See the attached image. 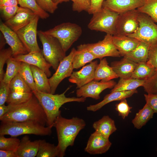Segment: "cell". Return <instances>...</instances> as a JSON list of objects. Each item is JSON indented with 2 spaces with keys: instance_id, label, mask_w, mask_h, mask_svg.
I'll use <instances>...</instances> for the list:
<instances>
[{
  "instance_id": "cell-9",
  "label": "cell",
  "mask_w": 157,
  "mask_h": 157,
  "mask_svg": "<svg viewBox=\"0 0 157 157\" xmlns=\"http://www.w3.org/2000/svg\"><path fill=\"white\" fill-rule=\"evenodd\" d=\"M138 20V29L127 36L151 44L157 41V24L151 18L146 14L140 12Z\"/></svg>"
},
{
  "instance_id": "cell-15",
  "label": "cell",
  "mask_w": 157,
  "mask_h": 157,
  "mask_svg": "<svg viewBox=\"0 0 157 157\" xmlns=\"http://www.w3.org/2000/svg\"><path fill=\"white\" fill-rule=\"evenodd\" d=\"M98 64L97 60L92 61L80 70L73 72L69 79V81L76 84V88L78 89L94 80L95 71Z\"/></svg>"
},
{
  "instance_id": "cell-3",
  "label": "cell",
  "mask_w": 157,
  "mask_h": 157,
  "mask_svg": "<svg viewBox=\"0 0 157 157\" xmlns=\"http://www.w3.org/2000/svg\"><path fill=\"white\" fill-rule=\"evenodd\" d=\"M68 88L60 94L42 92L38 90L33 91L46 114L47 126H53L54 122L61 113L60 107L66 103L71 102H84L86 98L83 97H67L65 95Z\"/></svg>"
},
{
  "instance_id": "cell-43",
  "label": "cell",
  "mask_w": 157,
  "mask_h": 157,
  "mask_svg": "<svg viewBox=\"0 0 157 157\" xmlns=\"http://www.w3.org/2000/svg\"><path fill=\"white\" fill-rule=\"evenodd\" d=\"M20 7L15 6H0L1 18L5 21L13 17L17 13Z\"/></svg>"
},
{
  "instance_id": "cell-33",
  "label": "cell",
  "mask_w": 157,
  "mask_h": 157,
  "mask_svg": "<svg viewBox=\"0 0 157 157\" xmlns=\"http://www.w3.org/2000/svg\"><path fill=\"white\" fill-rule=\"evenodd\" d=\"M59 152L57 146L47 142L45 140L40 141L38 151L37 157H58Z\"/></svg>"
},
{
  "instance_id": "cell-51",
  "label": "cell",
  "mask_w": 157,
  "mask_h": 157,
  "mask_svg": "<svg viewBox=\"0 0 157 157\" xmlns=\"http://www.w3.org/2000/svg\"><path fill=\"white\" fill-rule=\"evenodd\" d=\"M0 157H17L16 151L0 150Z\"/></svg>"
},
{
  "instance_id": "cell-38",
  "label": "cell",
  "mask_w": 157,
  "mask_h": 157,
  "mask_svg": "<svg viewBox=\"0 0 157 157\" xmlns=\"http://www.w3.org/2000/svg\"><path fill=\"white\" fill-rule=\"evenodd\" d=\"M137 9L140 12L148 15L157 22V0H146L144 4Z\"/></svg>"
},
{
  "instance_id": "cell-55",
  "label": "cell",
  "mask_w": 157,
  "mask_h": 157,
  "mask_svg": "<svg viewBox=\"0 0 157 157\" xmlns=\"http://www.w3.org/2000/svg\"><path fill=\"white\" fill-rule=\"evenodd\" d=\"M156 151H157V148H156Z\"/></svg>"
},
{
  "instance_id": "cell-54",
  "label": "cell",
  "mask_w": 157,
  "mask_h": 157,
  "mask_svg": "<svg viewBox=\"0 0 157 157\" xmlns=\"http://www.w3.org/2000/svg\"><path fill=\"white\" fill-rule=\"evenodd\" d=\"M53 2L55 3L58 5L63 2H67L69 1V0H52Z\"/></svg>"
},
{
  "instance_id": "cell-31",
  "label": "cell",
  "mask_w": 157,
  "mask_h": 157,
  "mask_svg": "<svg viewBox=\"0 0 157 157\" xmlns=\"http://www.w3.org/2000/svg\"><path fill=\"white\" fill-rule=\"evenodd\" d=\"M155 69V68L149 64L147 61L138 63L131 77L145 81L152 75Z\"/></svg>"
},
{
  "instance_id": "cell-21",
  "label": "cell",
  "mask_w": 157,
  "mask_h": 157,
  "mask_svg": "<svg viewBox=\"0 0 157 157\" xmlns=\"http://www.w3.org/2000/svg\"><path fill=\"white\" fill-rule=\"evenodd\" d=\"M137 92V89L128 91L110 92V94L106 95L101 101L95 104L90 105L87 107V109L88 111L95 112L110 102L114 101H120L130 97Z\"/></svg>"
},
{
  "instance_id": "cell-4",
  "label": "cell",
  "mask_w": 157,
  "mask_h": 157,
  "mask_svg": "<svg viewBox=\"0 0 157 157\" xmlns=\"http://www.w3.org/2000/svg\"><path fill=\"white\" fill-rule=\"evenodd\" d=\"M53 126H45L37 122L28 121L21 122H3L0 127V135H8L16 137L24 135H50Z\"/></svg>"
},
{
  "instance_id": "cell-16",
  "label": "cell",
  "mask_w": 157,
  "mask_h": 157,
  "mask_svg": "<svg viewBox=\"0 0 157 157\" xmlns=\"http://www.w3.org/2000/svg\"><path fill=\"white\" fill-rule=\"evenodd\" d=\"M111 145L109 138L95 131L90 136L85 151L91 154H101L108 151Z\"/></svg>"
},
{
  "instance_id": "cell-17",
  "label": "cell",
  "mask_w": 157,
  "mask_h": 157,
  "mask_svg": "<svg viewBox=\"0 0 157 157\" xmlns=\"http://www.w3.org/2000/svg\"><path fill=\"white\" fill-rule=\"evenodd\" d=\"M13 58L17 60L37 67L43 70L48 77L51 75L50 68L51 66L44 58L42 50L40 51L31 52L26 54L19 55Z\"/></svg>"
},
{
  "instance_id": "cell-6",
  "label": "cell",
  "mask_w": 157,
  "mask_h": 157,
  "mask_svg": "<svg viewBox=\"0 0 157 157\" xmlns=\"http://www.w3.org/2000/svg\"><path fill=\"white\" fill-rule=\"evenodd\" d=\"M44 32L56 38L66 52L81 36L82 29L77 24L67 22L58 24Z\"/></svg>"
},
{
  "instance_id": "cell-12",
  "label": "cell",
  "mask_w": 157,
  "mask_h": 157,
  "mask_svg": "<svg viewBox=\"0 0 157 157\" xmlns=\"http://www.w3.org/2000/svg\"><path fill=\"white\" fill-rule=\"evenodd\" d=\"M76 50L74 48L72 49L69 54L60 62L55 72L49 78L51 93L54 94L60 83L65 78L71 76L74 69L72 59Z\"/></svg>"
},
{
  "instance_id": "cell-24",
  "label": "cell",
  "mask_w": 157,
  "mask_h": 157,
  "mask_svg": "<svg viewBox=\"0 0 157 157\" xmlns=\"http://www.w3.org/2000/svg\"><path fill=\"white\" fill-rule=\"evenodd\" d=\"M100 60L95 70L94 80L106 82L119 77L113 68L108 65L106 58Z\"/></svg>"
},
{
  "instance_id": "cell-52",
  "label": "cell",
  "mask_w": 157,
  "mask_h": 157,
  "mask_svg": "<svg viewBox=\"0 0 157 157\" xmlns=\"http://www.w3.org/2000/svg\"><path fill=\"white\" fill-rule=\"evenodd\" d=\"M8 105L6 106L5 104L0 106V118L5 115L8 111Z\"/></svg>"
},
{
  "instance_id": "cell-37",
  "label": "cell",
  "mask_w": 157,
  "mask_h": 157,
  "mask_svg": "<svg viewBox=\"0 0 157 157\" xmlns=\"http://www.w3.org/2000/svg\"><path fill=\"white\" fill-rule=\"evenodd\" d=\"M10 92H33L18 73L10 83Z\"/></svg>"
},
{
  "instance_id": "cell-41",
  "label": "cell",
  "mask_w": 157,
  "mask_h": 157,
  "mask_svg": "<svg viewBox=\"0 0 157 157\" xmlns=\"http://www.w3.org/2000/svg\"><path fill=\"white\" fill-rule=\"evenodd\" d=\"M12 56V51L10 47L2 49L0 51V82L3 81L4 74L3 67L7 60Z\"/></svg>"
},
{
  "instance_id": "cell-20",
  "label": "cell",
  "mask_w": 157,
  "mask_h": 157,
  "mask_svg": "<svg viewBox=\"0 0 157 157\" xmlns=\"http://www.w3.org/2000/svg\"><path fill=\"white\" fill-rule=\"evenodd\" d=\"M113 42L121 56L125 55L133 50L140 41L133 37L126 35H113Z\"/></svg>"
},
{
  "instance_id": "cell-39",
  "label": "cell",
  "mask_w": 157,
  "mask_h": 157,
  "mask_svg": "<svg viewBox=\"0 0 157 157\" xmlns=\"http://www.w3.org/2000/svg\"><path fill=\"white\" fill-rule=\"evenodd\" d=\"M20 142L15 137L6 138L4 135H0V150L16 151Z\"/></svg>"
},
{
  "instance_id": "cell-49",
  "label": "cell",
  "mask_w": 157,
  "mask_h": 157,
  "mask_svg": "<svg viewBox=\"0 0 157 157\" xmlns=\"http://www.w3.org/2000/svg\"><path fill=\"white\" fill-rule=\"evenodd\" d=\"M104 0H91L90 8L88 12L89 14L93 13L100 11L102 8V5Z\"/></svg>"
},
{
  "instance_id": "cell-46",
  "label": "cell",
  "mask_w": 157,
  "mask_h": 157,
  "mask_svg": "<svg viewBox=\"0 0 157 157\" xmlns=\"http://www.w3.org/2000/svg\"><path fill=\"white\" fill-rule=\"evenodd\" d=\"M39 6L45 11L53 13L58 8V5L52 0H36Z\"/></svg>"
},
{
  "instance_id": "cell-35",
  "label": "cell",
  "mask_w": 157,
  "mask_h": 157,
  "mask_svg": "<svg viewBox=\"0 0 157 157\" xmlns=\"http://www.w3.org/2000/svg\"><path fill=\"white\" fill-rule=\"evenodd\" d=\"M20 7L29 9L42 19H46L49 14L42 10L38 4L36 0H17Z\"/></svg>"
},
{
  "instance_id": "cell-29",
  "label": "cell",
  "mask_w": 157,
  "mask_h": 157,
  "mask_svg": "<svg viewBox=\"0 0 157 157\" xmlns=\"http://www.w3.org/2000/svg\"><path fill=\"white\" fill-rule=\"evenodd\" d=\"M145 81L131 77L120 78L111 90L110 92L128 91L136 89L139 87L143 86Z\"/></svg>"
},
{
  "instance_id": "cell-48",
  "label": "cell",
  "mask_w": 157,
  "mask_h": 157,
  "mask_svg": "<svg viewBox=\"0 0 157 157\" xmlns=\"http://www.w3.org/2000/svg\"><path fill=\"white\" fill-rule=\"evenodd\" d=\"M146 103L151 107L154 113H157V93L144 94Z\"/></svg>"
},
{
  "instance_id": "cell-5",
  "label": "cell",
  "mask_w": 157,
  "mask_h": 157,
  "mask_svg": "<svg viewBox=\"0 0 157 157\" xmlns=\"http://www.w3.org/2000/svg\"><path fill=\"white\" fill-rule=\"evenodd\" d=\"M38 35L42 44V51L44 58L56 71L60 62L66 56V52L56 38L42 30L38 31Z\"/></svg>"
},
{
  "instance_id": "cell-47",
  "label": "cell",
  "mask_w": 157,
  "mask_h": 157,
  "mask_svg": "<svg viewBox=\"0 0 157 157\" xmlns=\"http://www.w3.org/2000/svg\"><path fill=\"white\" fill-rule=\"evenodd\" d=\"M10 92V84L0 82V106L6 102Z\"/></svg>"
},
{
  "instance_id": "cell-50",
  "label": "cell",
  "mask_w": 157,
  "mask_h": 157,
  "mask_svg": "<svg viewBox=\"0 0 157 157\" xmlns=\"http://www.w3.org/2000/svg\"><path fill=\"white\" fill-rule=\"evenodd\" d=\"M18 4L17 0H0V6H15Z\"/></svg>"
},
{
  "instance_id": "cell-27",
  "label": "cell",
  "mask_w": 157,
  "mask_h": 157,
  "mask_svg": "<svg viewBox=\"0 0 157 157\" xmlns=\"http://www.w3.org/2000/svg\"><path fill=\"white\" fill-rule=\"evenodd\" d=\"M151 44L149 43L140 41L138 45L133 50L124 57L137 63L147 62L149 49Z\"/></svg>"
},
{
  "instance_id": "cell-1",
  "label": "cell",
  "mask_w": 157,
  "mask_h": 157,
  "mask_svg": "<svg viewBox=\"0 0 157 157\" xmlns=\"http://www.w3.org/2000/svg\"><path fill=\"white\" fill-rule=\"evenodd\" d=\"M8 105V111L0 118L1 122L33 121L45 126L47 124L46 114L34 94L29 99L23 103L16 105Z\"/></svg>"
},
{
  "instance_id": "cell-53",
  "label": "cell",
  "mask_w": 157,
  "mask_h": 157,
  "mask_svg": "<svg viewBox=\"0 0 157 157\" xmlns=\"http://www.w3.org/2000/svg\"><path fill=\"white\" fill-rule=\"evenodd\" d=\"M6 43V40L4 38L3 35L1 34L0 36V50L3 49V47L4 46L5 44Z\"/></svg>"
},
{
  "instance_id": "cell-42",
  "label": "cell",
  "mask_w": 157,
  "mask_h": 157,
  "mask_svg": "<svg viewBox=\"0 0 157 157\" xmlns=\"http://www.w3.org/2000/svg\"><path fill=\"white\" fill-rule=\"evenodd\" d=\"M115 109L118 112V115L123 119L128 117L131 112V110L132 108L129 106L126 99L120 101L119 103L115 104Z\"/></svg>"
},
{
  "instance_id": "cell-25",
  "label": "cell",
  "mask_w": 157,
  "mask_h": 157,
  "mask_svg": "<svg viewBox=\"0 0 157 157\" xmlns=\"http://www.w3.org/2000/svg\"><path fill=\"white\" fill-rule=\"evenodd\" d=\"M92 126L95 131L108 138L117 129L114 120L108 115L104 116L94 122Z\"/></svg>"
},
{
  "instance_id": "cell-40",
  "label": "cell",
  "mask_w": 157,
  "mask_h": 157,
  "mask_svg": "<svg viewBox=\"0 0 157 157\" xmlns=\"http://www.w3.org/2000/svg\"><path fill=\"white\" fill-rule=\"evenodd\" d=\"M143 87L147 94L157 93V68L152 75L145 80Z\"/></svg>"
},
{
  "instance_id": "cell-22",
  "label": "cell",
  "mask_w": 157,
  "mask_h": 157,
  "mask_svg": "<svg viewBox=\"0 0 157 157\" xmlns=\"http://www.w3.org/2000/svg\"><path fill=\"white\" fill-rule=\"evenodd\" d=\"M40 140L31 141L28 136L25 135L20 140L16 151L17 157L36 156L39 148Z\"/></svg>"
},
{
  "instance_id": "cell-7",
  "label": "cell",
  "mask_w": 157,
  "mask_h": 157,
  "mask_svg": "<svg viewBox=\"0 0 157 157\" xmlns=\"http://www.w3.org/2000/svg\"><path fill=\"white\" fill-rule=\"evenodd\" d=\"M88 25L91 30L104 32L112 35L116 34V26L119 14L106 8L93 14Z\"/></svg>"
},
{
  "instance_id": "cell-44",
  "label": "cell",
  "mask_w": 157,
  "mask_h": 157,
  "mask_svg": "<svg viewBox=\"0 0 157 157\" xmlns=\"http://www.w3.org/2000/svg\"><path fill=\"white\" fill-rule=\"evenodd\" d=\"M72 2V9L78 13L84 11L88 12L91 5V0H69Z\"/></svg>"
},
{
  "instance_id": "cell-14",
  "label": "cell",
  "mask_w": 157,
  "mask_h": 157,
  "mask_svg": "<svg viewBox=\"0 0 157 157\" xmlns=\"http://www.w3.org/2000/svg\"><path fill=\"white\" fill-rule=\"evenodd\" d=\"M0 30L7 43L12 51V57L26 54L28 53L16 32L1 21Z\"/></svg>"
},
{
  "instance_id": "cell-13",
  "label": "cell",
  "mask_w": 157,
  "mask_h": 157,
  "mask_svg": "<svg viewBox=\"0 0 157 157\" xmlns=\"http://www.w3.org/2000/svg\"><path fill=\"white\" fill-rule=\"evenodd\" d=\"M116 84L112 80L106 82L93 80L78 88L76 91V96L98 100L100 99V94L103 91L106 89L113 88Z\"/></svg>"
},
{
  "instance_id": "cell-19",
  "label": "cell",
  "mask_w": 157,
  "mask_h": 157,
  "mask_svg": "<svg viewBox=\"0 0 157 157\" xmlns=\"http://www.w3.org/2000/svg\"><path fill=\"white\" fill-rule=\"evenodd\" d=\"M36 14L31 9L20 6L16 14L11 18L5 21V24L16 32L28 24Z\"/></svg>"
},
{
  "instance_id": "cell-11",
  "label": "cell",
  "mask_w": 157,
  "mask_h": 157,
  "mask_svg": "<svg viewBox=\"0 0 157 157\" xmlns=\"http://www.w3.org/2000/svg\"><path fill=\"white\" fill-rule=\"evenodd\" d=\"M140 13L136 9L119 14L115 35L127 36L135 32L139 27L138 18Z\"/></svg>"
},
{
  "instance_id": "cell-10",
  "label": "cell",
  "mask_w": 157,
  "mask_h": 157,
  "mask_svg": "<svg viewBox=\"0 0 157 157\" xmlns=\"http://www.w3.org/2000/svg\"><path fill=\"white\" fill-rule=\"evenodd\" d=\"M39 18L36 14L28 24L16 32L28 53L42 50L38 46L37 38Z\"/></svg>"
},
{
  "instance_id": "cell-34",
  "label": "cell",
  "mask_w": 157,
  "mask_h": 157,
  "mask_svg": "<svg viewBox=\"0 0 157 157\" xmlns=\"http://www.w3.org/2000/svg\"><path fill=\"white\" fill-rule=\"evenodd\" d=\"M18 73L32 92L37 90L30 65L22 62Z\"/></svg>"
},
{
  "instance_id": "cell-8",
  "label": "cell",
  "mask_w": 157,
  "mask_h": 157,
  "mask_svg": "<svg viewBox=\"0 0 157 157\" xmlns=\"http://www.w3.org/2000/svg\"><path fill=\"white\" fill-rule=\"evenodd\" d=\"M113 35L106 34L104 39L95 43L81 44L77 49H86L92 53L96 58L101 60L107 56L120 57L118 51L113 42Z\"/></svg>"
},
{
  "instance_id": "cell-18",
  "label": "cell",
  "mask_w": 157,
  "mask_h": 157,
  "mask_svg": "<svg viewBox=\"0 0 157 157\" xmlns=\"http://www.w3.org/2000/svg\"><path fill=\"white\" fill-rule=\"evenodd\" d=\"M146 0H104L102 7L106 8L119 14L137 9L144 4Z\"/></svg>"
},
{
  "instance_id": "cell-32",
  "label": "cell",
  "mask_w": 157,
  "mask_h": 157,
  "mask_svg": "<svg viewBox=\"0 0 157 157\" xmlns=\"http://www.w3.org/2000/svg\"><path fill=\"white\" fill-rule=\"evenodd\" d=\"M22 62L15 60L12 56L7 61V68L3 80L10 84L13 78L18 73Z\"/></svg>"
},
{
  "instance_id": "cell-23",
  "label": "cell",
  "mask_w": 157,
  "mask_h": 157,
  "mask_svg": "<svg viewBox=\"0 0 157 157\" xmlns=\"http://www.w3.org/2000/svg\"><path fill=\"white\" fill-rule=\"evenodd\" d=\"M137 63L124 57L120 60L110 64L114 72L120 78L131 77Z\"/></svg>"
},
{
  "instance_id": "cell-30",
  "label": "cell",
  "mask_w": 157,
  "mask_h": 157,
  "mask_svg": "<svg viewBox=\"0 0 157 157\" xmlns=\"http://www.w3.org/2000/svg\"><path fill=\"white\" fill-rule=\"evenodd\" d=\"M96 58L92 53L86 49H77L72 59L73 69H78Z\"/></svg>"
},
{
  "instance_id": "cell-2",
  "label": "cell",
  "mask_w": 157,
  "mask_h": 157,
  "mask_svg": "<svg viewBox=\"0 0 157 157\" xmlns=\"http://www.w3.org/2000/svg\"><path fill=\"white\" fill-rule=\"evenodd\" d=\"M86 125L85 121L77 117L67 119L60 113L56 118L53 126L56 129L58 143L57 145L58 157H63L69 146L74 144L75 140L79 132Z\"/></svg>"
},
{
  "instance_id": "cell-36",
  "label": "cell",
  "mask_w": 157,
  "mask_h": 157,
  "mask_svg": "<svg viewBox=\"0 0 157 157\" xmlns=\"http://www.w3.org/2000/svg\"><path fill=\"white\" fill-rule=\"evenodd\" d=\"M33 94V92H10L6 103L8 105H12L20 104L28 101Z\"/></svg>"
},
{
  "instance_id": "cell-45",
  "label": "cell",
  "mask_w": 157,
  "mask_h": 157,
  "mask_svg": "<svg viewBox=\"0 0 157 157\" xmlns=\"http://www.w3.org/2000/svg\"><path fill=\"white\" fill-rule=\"evenodd\" d=\"M147 62L155 68H157V41L150 46Z\"/></svg>"
},
{
  "instance_id": "cell-26",
  "label": "cell",
  "mask_w": 157,
  "mask_h": 157,
  "mask_svg": "<svg viewBox=\"0 0 157 157\" xmlns=\"http://www.w3.org/2000/svg\"><path fill=\"white\" fill-rule=\"evenodd\" d=\"M37 90L46 93H51V88L49 78L42 70L35 66L30 65Z\"/></svg>"
},
{
  "instance_id": "cell-28",
  "label": "cell",
  "mask_w": 157,
  "mask_h": 157,
  "mask_svg": "<svg viewBox=\"0 0 157 157\" xmlns=\"http://www.w3.org/2000/svg\"><path fill=\"white\" fill-rule=\"evenodd\" d=\"M154 113L150 106L147 103L136 114L132 122L135 128L140 129L153 117Z\"/></svg>"
}]
</instances>
